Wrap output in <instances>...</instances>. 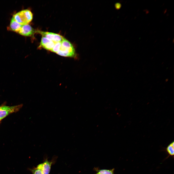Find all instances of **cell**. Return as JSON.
<instances>
[{
  "label": "cell",
  "instance_id": "cell-12",
  "mask_svg": "<svg viewBox=\"0 0 174 174\" xmlns=\"http://www.w3.org/2000/svg\"><path fill=\"white\" fill-rule=\"evenodd\" d=\"M61 46V42L55 43L53 48L51 51L56 53L60 50Z\"/></svg>",
  "mask_w": 174,
  "mask_h": 174
},
{
  "label": "cell",
  "instance_id": "cell-1",
  "mask_svg": "<svg viewBox=\"0 0 174 174\" xmlns=\"http://www.w3.org/2000/svg\"><path fill=\"white\" fill-rule=\"evenodd\" d=\"M56 53L61 56L71 57H74L76 55L75 49L73 45L64 38L61 42L60 50Z\"/></svg>",
  "mask_w": 174,
  "mask_h": 174
},
{
  "label": "cell",
  "instance_id": "cell-4",
  "mask_svg": "<svg viewBox=\"0 0 174 174\" xmlns=\"http://www.w3.org/2000/svg\"><path fill=\"white\" fill-rule=\"evenodd\" d=\"M37 33L40 34L42 36L47 38L55 43L61 42L64 38L63 36L59 34L51 32L37 30Z\"/></svg>",
  "mask_w": 174,
  "mask_h": 174
},
{
  "label": "cell",
  "instance_id": "cell-8",
  "mask_svg": "<svg viewBox=\"0 0 174 174\" xmlns=\"http://www.w3.org/2000/svg\"><path fill=\"white\" fill-rule=\"evenodd\" d=\"M22 25L17 22L13 17L11 19L10 25V28L12 31L18 33Z\"/></svg>",
  "mask_w": 174,
  "mask_h": 174
},
{
  "label": "cell",
  "instance_id": "cell-13",
  "mask_svg": "<svg viewBox=\"0 0 174 174\" xmlns=\"http://www.w3.org/2000/svg\"><path fill=\"white\" fill-rule=\"evenodd\" d=\"M121 7V5L120 4L118 3L116 4L115 7L116 9H119Z\"/></svg>",
  "mask_w": 174,
  "mask_h": 174
},
{
  "label": "cell",
  "instance_id": "cell-9",
  "mask_svg": "<svg viewBox=\"0 0 174 174\" xmlns=\"http://www.w3.org/2000/svg\"><path fill=\"white\" fill-rule=\"evenodd\" d=\"M43 163H42L38 165L36 167L32 168H29V170L33 174H43Z\"/></svg>",
  "mask_w": 174,
  "mask_h": 174
},
{
  "label": "cell",
  "instance_id": "cell-2",
  "mask_svg": "<svg viewBox=\"0 0 174 174\" xmlns=\"http://www.w3.org/2000/svg\"><path fill=\"white\" fill-rule=\"evenodd\" d=\"M33 15L29 10L25 9L14 14L13 17L17 22L22 25L28 24L32 20Z\"/></svg>",
  "mask_w": 174,
  "mask_h": 174
},
{
  "label": "cell",
  "instance_id": "cell-3",
  "mask_svg": "<svg viewBox=\"0 0 174 174\" xmlns=\"http://www.w3.org/2000/svg\"><path fill=\"white\" fill-rule=\"evenodd\" d=\"M22 106V104H20L12 106H0V121L9 114L18 111Z\"/></svg>",
  "mask_w": 174,
  "mask_h": 174
},
{
  "label": "cell",
  "instance_id": "cell-10",
  "mask_svg": "<svg viewBox=\"0 0 174 174\" xmlns=\"http://www.w3.org/2000/svg\"><path fill=\"white\" fill-rule=\"evenodd\" d=\"M166 151L168 154L171 156H174V143L173 142L170 144L166 148Z\"/></svg>",
  "mask_w": 174,
  "mask_h": 174
},
{
  "label": "cell",
  "instance_id": "cell-6",
  "mask_svg": "<svg viewBox=\"0 0 174 174\" xmlns=\"http://www.w3.org/2000/svg\"><path fill=\"white\" fill-rule=\"evenodd\" d=\"M55 43L54 42L47 38L42 36L39 47L51 51L53 48Z\"/></svg>",
  "mask_w": 174,
  "mask_h": 174
},
{
  "label": "cell",
  "instance_id": "cell-11",
  "mask_svg": "<svg viewBox=\"0 0 174 174\" xmlns=\"http://www.w3.org/2000/svg\"><path fill=\"white\" fill-rule=\"evenodd\" d=\"M114 170L102 169L99 170L96 174H114Z\"/></svg>",
  "mask_w": 174,
  "mask_h": 174
},
{
  "label": "cell",
  "instance_id": "cell-5",
  "mask_svg": "<svg viewBox=\"0 0 174 174\" xmlns=\"http://www.w3.org/2000/svg\"><path fill=\"white\" fill-rule=\"evenodd\" d=\"M37 30L33 29L28 24L22 25L18 32L21 35L25 36H30L35 33H36Z\"/></svg>",
  "mask_w": 174,
  "mask_h": 174
},
{
  "label": "cell",
  "instance_id": "cell-7",
  "mask_svg": "<svg viewBox=\"0 0 174 174\" xmlns=\"http://www.w3.org/2000/svg\"><path fill=\"white\" fill-rule=\"evenodd\" d=\"M54 160H48L46 159L43 163L42 171L43 174H49L51 165L54 162Z\"/></svg>",
  "mask_w": 174,
  "mask_h": 174
}]
</instances>
